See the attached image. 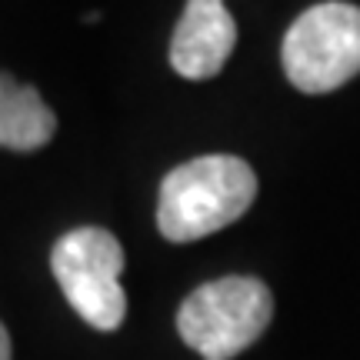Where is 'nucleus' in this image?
Segmentation results:
<instances>
[{
	"label": "nucleus",
	"mask_w": 360,
	"mask_h": 360,
	"mask_svg": "<svg viewBox=\"0 0 360 360\" xmlns=\"http://www.w3.org/2000/svg\"><path fill=\"white\" fill-rule=\"evenodd\" d=\"M257 197V174L231 154L193 157L174 167L160 184L157 227L174 244L204 240L231 227Z\"/></svg>",
	"instance_id": "nucleus-1"
},
{
	"label": "nucleus",
	"mask_w": 360,
	"mask_h": 360,
	"mask_svg": "<svg viewBox=\"0 0 360 360\" xmlns=\"http://www.w3.org/2000/svg\"><path fill=\"white\" fill-rule=\"evenodd\" d=\"M274 297L257 277H220L197 287L177 310V330L204 360L244 354L270 323Z\"/></svg>",
	"instance_id": "nucleus-2"
},
{
	"label": "nucleus",
	"mask_w": 360,
	"mask_h": 360,
	"mask_svg": "<svg viewBox=\"0 0 360 360\" xmlns=\"http://www.w3.org/2000/svg\"><path fill=\"white\" fill-rule=\"evenodd\" d=\"M287 80L304 94H330L360 74V7L317 4L297 17L281 47Z\"/></svg>",
	"instance_id": "nucleus-3"
},
{
	"label": "nucleus",
	"mask_w": 360,
	"mask_h": 360,
	"mask_svg": "<svg viewBox=\"0 0 360 360\" xmlns=\"http://www.w3.org/2000/svg\"><path fill=\"white\" fill-rule=\"evenodd\" d=\"M51 270L67 304L97 330H117L127 317V294L120 287L124 247L103 227H77L64 233L51 254Z\"/></svg>",
	"instance_id": "nucleus-4"
},
{
	"label": "nucleus",
	"mask_w": 360,
	"mask_h": 360,
	"mask_svg": "<svg viewBox=\"0 0 360 360\" xmlns=\"http://www.w3.org/2000/svg\"><path fill=\"white\" fill-rule=\"evenodd\" d=\"M237 44V24L224 0H187L170 37V67L184 80L220 74Z\"/></svg>",
	"instance_id": "nucleus-5"
},
{
	"label": "nucleus",
	"mask_w": 360,
	"mask_h": 360,
	"mask_svg": "<svg viewBox=\"0 0 360 360\" xmlns=\"http://www.w3.org/2000/svg\"><path fill=\"white\" fill-rule=\"evenodd\" d=\"M53 130L57 117L37 90L0 74V147L30 154L53 141Z\"/></svg>",
	"instance_id": "nucleus-6"
},
{
	"label": "nucleus",
	"mask_w": 360,
	"mask_h": 360,
	"mask_svg": "<svg viewBox=\"0 0 360 360\" xmlns=\"http://www.w3.org/2000/svg\"><path fill=\"white\" fill-rule=\"evenodd\" d=\"M0 360H11V337L4 330V323H0Z\"/></svg>",
	"instance_id": "nucleus-7"
}]
</instances>
